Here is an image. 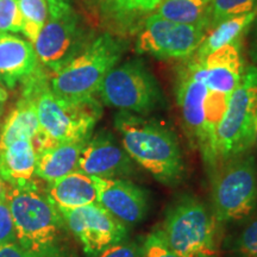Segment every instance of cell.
<instances>
[{"instance_id":"obj_1","label":"cell","mask_w":257,"mask_h":257,"mask_svg":"<svg viewBox=\"0 0 257 257\" xmlns=\"http://www.w3.org/2000/svg\"><path fill=\"white\" fill-rule=\"evenodd\" d=\"M23 95L34 99L37 107L40 133L32 141L36 152L60 143L88 140L102 114L95 96L67 99L56 95L50 88L49 74L41 66L23 82Z\"/></svg>"},{"instance_id":"obj_2","label":"cell","mask_w":257,"mask_h":257,"mask_svg":"<svg viewBox=\"0 0 257 257\" xmlns=\"http://www.w3.org/2000/svg\"><path fill=\"white\" fill-rule=\"evenodd\" d=\"M6 200L22 248L35 257H72L62 214L35 182L9 186Z\"/></svg>"},{"instance_id":"obj_3","label":"cell","mask_w":257,"mask_h":257,"mask_svg":"<svg viewBox=\"0 0 257 257\" xmlns=\"http://www.w3.org/2000/svg\"><path fill=\"white\" fill-rule=\"evenodd\" d=\"M114 127L124 150L136 165L166 186H176L181 181L184 159L178 137L170 128L126 111L114 115Z\"/></svg>"},{"instance_id":"obj_4","label":"cell","mask_w":257,"mask_h":257,"mask_svg":"<svg viewBox=\"0 0 257 257\" xmlns=\"http://www.w3.org/2000/svg\"><path fill=\"white\" fill-rule=\"evenodd\" d=\"M126 49L127 42L110 32L92 38L74 59L49 74L51 91L67 99L94 96L102 80L117 66Z\"/></svg>"},{"instance_id":"obj_5","label":"cell","mask_w":257,"mask_h":257,"mask_svg":"<svg viewBox=\"0 0 257 257\" xmlns=\"http://www.w3.org/2000/svg\"><path fill=\"white\" fill-rule=\"evenodd\" d=\"M220 226L207 204L184 195L167 211L160 231L167 245L180 257H218Z\"/></svg>"},{"instance_id":"obj_6","label":"cell","mask_w":257,"mask_h":257,"mask_svg":"<svg viewBox=\"0 0 257 257\" xmlns=\"http://www.w3.org/2000/svg\"><path fill=\"white\" fill-rule=\"evenodd\" d=\"M212 211L220 224L245 219L257 207V162L248 152L220 163L212 174Z\"/></svg>"},{"instance_id":"obj_7","label":"cell","mask_w":257,"mask_h":257,"mask_svg":"<svg viewBox=\"0 0 257 257\" xmlns=\"http://www.w3.org/2000/svg\"><path fill=\"white\" fill-rule=\"evenodd\" d=\"M98 94L110 107L136 114H149L166 105L159 82L141 59L115 66L102 80Z\"/></svg>"},{"instance_id":"obj_8","label":"cell","mask_w":257,"mask_h":257,"mask_svg":"<svg viewBox=\"0 0 257 257\" xmlns=\"http://www.w3.org/2000/svg\"><path fill=\"white\" fill-rule=\"evenodd\" d=\"M257 131V67L245 68L217 133L218 167L225 161L250 152Z\"/></svg>"},{"instance_id":"obj_9","label":"cell","mask_w":257,"mask_h":257,"mask_svg":"<svg viewBox=\"0 0 257 257\" xmlns=\"http://www.w3.org/2000/svg\"><path fill=\"white\" fill-rule=\"evenodd\" d=\"M49 17L34 43L40 63L51 73L68 63L91 42L68 0H47Z\"/></svg>"},{"instance_id":"obj_10","label":"cell","mask_w":257,"mask_h":257,"mask_svg":"<svg viewBox=\"0 0 257 257\" xmlns=\"http://www.w3.org/2000/svg\"><path fill=\"white\" fill-rule=\"evenodd\" d=\"M210 30L207 22L184 24L153 14L144 19L136 50L162 59H186L195 53Z\"/></svg>"},{"instance_id":"obj_11","label":"cell","mask_w":257,"mask_h":257,"mask_svg":"<svg viewBox=\"0 0 257 257\" xmlns=\"http://www.w3.org/2000/svg\"><path fill=\"white\" fill-rule=\"evenodd\" d=\"M59 211L69 232L79 240L89 257L98 256L112 244L127 238L126 225L120 223L98 202Z\"/></svg>"},{"instance_id":"obj_12","label":"cell","mask_w":257,"mask_h":257,"mask_svg":"<svg viewBox=\"0 0 257 257\" xmlns=\"http://www.w3.org/2000/svg\"><path fill=\"white\" fill-rule=\"evenodd\" d=\"M242 40L237 38L214 50L200 62L191 61L187 72L193 79L204 83L210 91L230 95L239 85L244 73Z\"/></svg>"},{"instance_id":"obj_13","label":"cell","mask_w":257,"mask_h":257,"mask_svg":"<svg viewBox=\"0 0 257 257\" xmlns=\"http://www.w3.org/2000/svg\"><path fill=\"white\" fill-rule=\"evenodd\" d=\"M79 172L105 179H126L136 174V163L107 130L87 140L79 160Z\"/></svg>"},{"instance_id":"obj_14","label":"cell","mask_w":257,"mask_h":257,"mask_svg":"<svg viewBox=\"0 0 257 257\" xmlns=\"http://www.w3.org/2000/svg\"><path fill=\"white\" fill-rule=\"evenodd\" d=\"M96 202L100 204L127 227L142 223L149 212L146 189L126 179H105L93 176Z\"/></svg>"},{"instance_id":"obj_15","label":"cell","mask_w":257,"mask_h":257,"mask_svg":"<svg viewBox=\"0 0 257 257\" xmlns=\"http://www.w3.org/2000/svg\"><path fill=\"white\" fill-rule=\"evenodd\" d=\"M38 68L40 61L30 41L11 34H0V85L15 88Z\"/></svg>"},{"instance_id":"obj_16","label":"cell","mask_w":257,"mask_h":257,"mask_svg":"<svg viewBox=\"0 0 257 257\" xmlns=\"http://www.w3.org/2000/svg\"><path fill=\"white\" fill-rule=\"evenodd\" d=\"M208 88L197 81L187 72L182 74L178 86V104L181 110L184 127L189 143L199 149L201 146L205 120V99Z\"/></svg>"},{"instance_id":"obj_17","label":"cell","mask_w":257,"mask_h":257,"mask_svg":"<svg viewBox=\"0 0 257 257\" xmlns=\"http://www.w3.org/2000/svg\"><path fill=\"white\" fill-rule=\"evenodd\" d=\"M46 194L59 210L81 207L98 199L93 176L79 170L50 182Z\"/></svg>"},{"instance_id":"obj_18","label":"cell","mask_w":257,"mask_h":257,"mask_svg":"<svg viewBox=\"0 0 257 257\" xmlns=\"http://www.w3.org/2000/svg\"><path fill=\"white\" fill-rule=\"evenodd\" d=\"M87 140L60 143L36 152L35 175L48 184L76 172L82 149Z\"/></svg>"},{"instance_id":"obj_19","label":"cell","mask_w":257,"mask_h":257,"mask_svg":"<svg viewBox=\"0 0 257 257\" xmlns=\"http://www.w3.org/2000/svg\"><path fill=\"white\" fill-rule=\"evenodd\" d=\"M36 170V150L31 140L15 141L0 149V176L9 186L31 184Z\"/></svg>"},{"instance_id":"obj_20","label":"cell","mask_w":257,"mask_h":257,"mask_svg":"<svg viewBox=\"0 0 257 257\" xmlns=\"http://www.w3.org/2000/svg\"><path fill=\"white\" fill-rule=\"evenodd\" d=\"M38 133L40 119L35 100L30 96L22 95L0 128V149L23 138L34 141Z\"/></svg>"},{"instance_id":"obj_21","label":"cell","mask_w":257,"mask_h":257,"mask_svg":"<svg viewBox=\"0 0 257 257\" xmlns=\"http://www.w3.org/2000/svg\"><path fill=\"white\" fill-rule=\"evenodd\" d=\"M257 18V10L244 14L236 17L225 19V21L218 23L216 27L210 29L205 35L201 44L193 54V59L191 61L200 62L213 53L214 50L219 49L220 47L230 43L237 38H243L246 31L252 27L253 22Z\"/></svg>"},{"instance_id":"obj_22","label":"cell","mask_w":257,"mask_h":257,"mask_svg":"<svg viewBox=\"0 0 257 257\" xmlns=\"http://www.w3.org/2000/svg\"><path fill=\"white\" fill-rule=\"evenodd\" d=\"M211 5L212 0H162L155 14L176 23L210 24Z\"/></svg>"},{"instance_id":"obj_23","label":"cell","mask_w":257,"mask_h":257,"mask_svg":"<svg viewBox=\"0 0 257 257\" xmlns=\"http://www.w3.org/2000/svg\"><path fill=\"white\" fill-rule=\"evenodd\" d=\"M95 3L106 18L126 29L147 15L142 0H95Z\"/></svg>"},{"instance_id":"obj_24","label":"cell","mask_w":257,"mask_h":257,"mask_svg":"<svg viewBox=\"0 0 257 257\" xmlns=\"http://www.w3.org/2000/svg\"><path fill=\"white\" fill-rule=\"evenodd\" d=\"M19 8L23 18L22 34L34 44L49 17L48 3L47 0H19Z\"/></svg>"},{"instance_id":"obj_25","label":"cell","mask_w":257,"mask_h":257,"mask_svg":"<svg viewBox=\"0 0 257 257\" xmlns=\"http://www.w3.org/2000/svg\"><path fill=\"white\" fill-rule=\"evenodd\" d=\"M255 10H257V0H212L210 29L225 19L249 14Z\"/></svg>"},{"instance_id":"obj_26","label":"cell","mask_w":257,"mask_h":257,"mask_svg":"<svg viewBox=\"0 0 257 257\" xmlns=\"http://www.w3.org/2000/svg\"><path fill=\"white\" fill-rule=\"evenodd\" d=\"M230 249L234 257H257V218L239 231Z\"/></svg>"},{"instance_id":"obj_27","label":"cell","mask_w":257,"mask_h":257,"mask_svg":"<svg viewBox=\"0 0 257 257\" xmlns=\"http://www.w3.org/2000/svg\"><path fill=\"white\" fill-rule=\"evenodd\" d=\"M22 18L19 0H0V34L22 32Z\"/></svg>"},{"instance_id":"obj_28","label":"cell","mask_w":257,"mask_h":257,"mask_svg":"<svg viewBox=\"0 0 257 257\" xmlns=\"http://www.w3.org/2000/svg\"><path fill=\"white\" fill-rule=\"evenodd\" d=\"M142 257H180L167 245L160 227L153 230L143 242Z\"/></svg>"},{"instance_id":"obj_29","label":"cell","mask_w":257,"mask_h":257,"mask_svg":"<svg viewBox=\"0 0 257 257\" xmlns=\"http://www.w3.org/2000/svg\"><path fill=\"white\" fill-rule=\"evenodd\" d=\"M143 243L125 238L112 244L95 257H142Z\"/></svg>"},{"instance_id":"obj_30","label":"cell","mask_w":257,"mask_h":257,"mask_svg":"<svg viewBox=\"0 0 257 257\" xmlns=\"http://www.w3.org/2000/svg\"><path fill=\"white\" fill-rule=\"evenodd\" d=\"M16 232L8 200L0 201V246L6 243L15 242Z\"/></svg>"},{"instance_id":"obj_31","label":"cell","mask_w":257,"mask_h":257,"mask_svg":"<svg viewBox=\"0 0 257 257\" xmlns=\"http://www.w3.org/2000/svg\"><path fill=\"white\" fill-rule=\"evenodd\" d=\"M0 257H35L16 242L6 243L0 246Z\"/></svg>"},{"instance_id":"obj_32","label":"cell","mask_w":257,"mask_h":257,"mask_svg":"<svg viewBox=\"0 0 257 257\" xmlns=\"http://www.w3.org/2000/svg\"><path fill=\"white\" fill-rule=\"evenodd\" d=\"M249 56L252 62L257 64V18L253 22V30L251 34V38H250Z\"/></svg>"},{"instance_id":"obj_33","label":"cell","mask_w":257,"mask_h":257,"mask_svg":"<svg viewBox=\"0 0 257 257\" xmlns=\"http://www.w3.org/2000/svg\"><path fill=\"white\" fill-rule=\"evenodd\" d=\"M161 2H162V0H142V5L146 14H149V12L154 11Z\"/></svg>"},{"instance_id":"obj_34","label":"cell","mask_w":257,"mask_h":257,"mask_svg":"<svg viewBox=\"0 0 257 257\" xmlns=\"http://www.w3.org/2000/svg\"><path fill=\"white\" fill-rule=\"evenodd\" d=\"M8 188L9 185L6 184L5 180L0 176V201L5 200L6 199V194H8Z\"/></svg>"},{"instance_id":"obj_35","label":"cell","mask_w":257,"mask_h":257,"mask_svg":"<svg viewBox=\"0 0 257 257\" xmlns=\"http://www.w3.org/2000/svg\"><path fill=\"white\" fill-rule=\"evenodd\" d=\"M6 99V91L4 89V87H3L2 85H0V101H4Z\"/></svg>"},{"instance_id":"obj_36","label":"cell","mask_w":257,"mask_h":257,"mask_svg":"<svg viewBox=\"0 0 257 257\" xmlns=\"http://www.w3.org/2000/svg\"><path fill=\"white\" fill-rule=\"evenodd\" d=\"M2 108H3V102L0 101V117H2Z\"/></svg>"},{"instance_id":"obj_37","label":"cell","mask_w":257,"mask_h":257,"mask_svg":"<svg viewBox=\"0 0 257 257\" xmlns=\"http://www.w3.org/2000/svg\"><path fill=\"white\" fill-rule=\"evenodd\" d=\"M256 141H257V131H256Z\"/></svg>"}]
</instances>
